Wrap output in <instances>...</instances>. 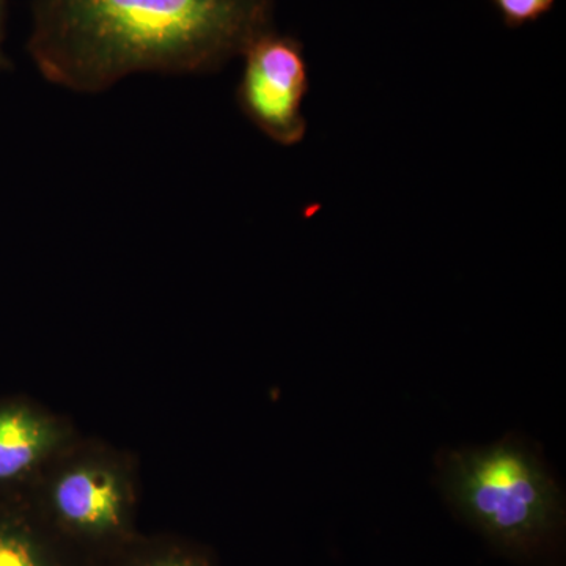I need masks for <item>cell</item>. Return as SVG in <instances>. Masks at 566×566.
I'll return each mask as SVG.
<instances>
[{"mask_svg": "<svg viewBox=\"0 0 566 566\" xmlns=\"http://www.w3.org/2000/svg\"><path fill=\"white\" fill-rule=\"evenodd\" d=\"M505 28L520 29L542 20L557 0H491Z\"/></svg>", "mask_w": 566, "mask_h": 566, "instance_id": "obj_8", "label": "cell"}, {"mask_svg": "<svg viewBox=\"0 0 566 566\" xmlns=\"http://www.w3.org/2000/svg\"><path fill=\"white\" fill-rule=\"evenodd\" d=\"M7 13H9L7 0H0V71L11 69V61L6 52Z\"/></svg>", "mask_w": 566, "mask_h": 566, "instance_id": "obj_9", "label": "cell"}, {"mask_svg": "<svg viewBox=\"0 0 566 566\" xmlns=\"http://www.w3.org/2000/svg\"><path fill=\"white\" fill-rule=\"evenodd\" d=\"M139 468L128 450L77 436L28 497L77 549L102 566L140 534Z\"/></svg>", "mask_w": 566, "mask_h": 566, "instance_id": "obj_3", "label": "cell"}, {"mask_svg": "<svg viewBox=\"0 0 566 566\" xmlns=\"http://www.w3.org/2000/svg\"><path fill=\"white\" fill-rule=\"evenodd\" d=\"M0 566H99L41 515L25 495L0 497Z\"/></svg>", "mask_w": 566, "mask_h": 566, "instance_id": "obj_6", "label": "cell"}, {"mask_svg": "<svg viewBox=\"0 0 566 566\" xmlns=\"http://www.w3.org/2000/svg\"><path fill=\"white\" fill-rule=\"evenodd\" d=\"M69 417L25 397L0 400V497L25 495L80 436Z\"/></svg>", "mask_w": 566, "mask_h": 566, "instance_id": "obj_5", "label": "cell"}, {"mask_svg": "<svg viewBox=\"0 0 566 566\" xmlns=\"http://www.w3.org/2000/svg\"><path fill=\"white\" fill-rule=\"evenodd\" d=\"M102 566H218L202 546L181 536L140 534Z\"/></svg>", "mask_w": 566, "mask_h": 566, "instance_id": "obj_7", "label": "cell"}, {"mask_svg": "<svg viewBox=\"0 0 566 566\" xmlns=\"http://www.w3.org/2000/svg\"><path fill=\"white\" fill-rule=\"evenodd\" d=\"M442 480L453 509L506 556L535 562L560 549V488L523 442L450 452Z\"/></svg>", "mask_w": 566, "mask_h": 566, "instance_id": "obj_2", "label": "cell"}, {"mask_svg": "<svg viewBox=\"0 0 566 566\" xmlns=\"http://www.w3.org/2000/svg\"><path fill=\"white\" fill-rule=\"evenodd\" d=\"M237 102L244 117L281 147H296L307 134L304 103L311 74L303 43L268 29L248 44Z\"/></svg>", "mask_w": 566, "mask_h": 566, "instance_id": "obj_4", "label": "cell"}, {"mask_svg": "<svg viewBox=\"0 0 566 566\" xmlns=\"http://www.w3.org/2000/svg\"><path fill=\"white\" fill-rule=\"evenodd\" d=\"M274 0H33L28 52L41 76L102 93L142 73L208 74L273 28Z\"/></svg>", "mask_w": 566, "mask_h": 566, "instance_id": "obj_1", "label": "cell"}]
</instances>
